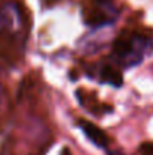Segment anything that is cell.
<instances>
[{
	"instance_id": "1",
	"label": "cell",
	"mask_w": 153,
	"mask_h": 155,
	"mask_svg": "<svg viewBox=\"0 0 153 155\" xmlns=\"http://www.w3.org/2000/svg\"><path fill=\"white\" fill-rule=\"evenodd\" d=\"M153 50V36L138 30H123L111 48L113 60L122 68H132Z\"/></svg>"
},
{
	"instance_id": "2",
	"label": "cell",
	"mask_w": 153,
	"mask_h": 155,
	"mask_svg": "<svg viewBox=\"0 0 153 155\" xmlns=\"http://www.w3.org/2000/svg\"><path fill=\"white\" fill-rule=\"evenodd\" d=\"M117 14L116 0H90L83 9L84 23L92 27H101L113 23Z\"/></svg>"
},
{
	"instance_id": "3",
	"label": "cell",
	"mask_w": 153,
	"mask_h": 155,
	"mask_svg": "<svg viewBox=\"0 0 153 155\" xmlns=\"http://www.w3.org/2000/svg\"><path fill=\"white\" fill-rule=\"evenodd\" d=\"M23 26V18L20 9L8 3L0 9V44L14 42V39H18L20 29Z\"/></svg>"
},
{
	"instance_id": "4",
	"label": "cell",
	"mask_w": 153,
	"mask_h": 155,
	"mask_svg": "<svg viewBox=\"0 0 153 155\" xmlns=\"http://www.w3.org/2000/svg\"><path fill=\"white\" fill-rule=\"evenodd\" d=\"M81 131L84 133V136L98 148H107L110 145V137L107 133H104L98 125H95L93 122H89L86 119H81L78 122Z\"/></svg>"
},
{
	"instance_id": "5",
	"label": "cell",
	"mask_w": 153,
	"mask_h": 155,
	"mask_svg": "<svg viewBox=\"0 0 153 155\" xmlns=\"http://www.w3.org/2000/svg\"><path fill=\"white\" fill-rule=\"evenodd\" d=\"M99 78H101L102 83H107V84H111L114 87H120L123 84V75H122V71L116 66H111V65H105L101 68V72H99Z\"/></svg>"
},
{
	"instance_id": "6",
	"label": "cell",
	"mask_w": 153,
	"mask_h": 155,
	"mask_svg": "<svg viewBox=\"0 0 153 155\" xmlns=\"http://www.w3.org/2000/svg\"><path fill=\"white\" fill-rule=\"evenodd\" d=\"M138 152H140V155H153V143H150V142L143 143L140 146Z\"/></svg>"
},
{
	"instance_id": "7",
	"label": "cell",
	"mask_w": 153,
	"mask_h": 155,
	"mask_svg": "<svg viewBox=\"0 0 153 155\" xmlns=\"http://www.w3.org/2000/svg\"><path fill=\"white\" fill-rule=\"evenodd\" d=\"M60 155H72V152H71V149L63 148V149H62V154H60Z\"/></svg>"
},
{
	"instance_id": "8",
	"label": "cell",
	"mask_w": 153,
	"mask_h": 155,
	"mask_svg": "<svg viewBox=\"0 0 153 155\" xmlns=\"http://www.w3.org/2000/svg\"><path fill=\"white\" fill-rule=\"evenodd\" d=\"M107 155H123L120 151H108V154Z\"/></svg>"
}]
</instances>
